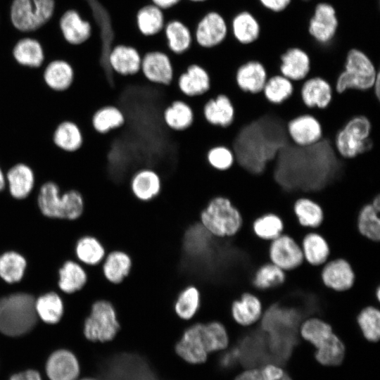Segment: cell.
Wrapping results in <instances>:
<instances>
[{"mask_svg":"<svg viewBox=\"0 0 380 380\" xmlns=\"http://www.w3.org/2000/svg\"><path fill=\"white\" fill-rule=\"evenodd\" d=\"M131 267V258L122 251L108 253L101 265L104 277L115 284H120L129 274Z\"/></svg>","mask_w":380,"mask_h":380,"instance_id":"cell-32","label":"cell"},{"mask_svg":"<svg viewBox=\"0 0 380 380\" xmlns=\"http://www.w3.org/2000/svg\"><path fill=\"white\" fill-rule=\"evenodd\" d=\"M11 19L14 27L23 32L33 31L40 27L31 0H13Z\"/></svg>","mask_w":380,"mask_h":380,"instance_id":"cell-36","label":"cell"},{"mask_svg":"<svg viewBox=\"0 0 380 380\" xmlns=\"http://www.w3.org/2000/svg\"><path fill=\"white\" fill-rule=\"evenodd\" d=\"M298 333L303 340L313 346L314 357L319 365L336 367L343 362L345 344L325 320L316 316L308 317L300 324Z\"/></svg>","mask_w":380,"mask_h":380,"instance_id":"cell-1","label":"cell"},{"mask_svg":"<svg viewBox=\"0 0 380 380\" xmlns=\"http://www.w3.org/2000/svg\"><path fill=\"white\" fill-rule=\"evenodd\" d=\"M202 324L196 322L186 327L175 346L176 353L189 363L200 364L207 359Z\"/></svg>","mask_w":380,"mask_h":380,"instance_id":"cell-12","label":"cell"},{"mask_svg":"<svg viewBox=\"0 0 380 380\" xmlns=\"http://www.w3.org/2000/svg\"><path fill=\"white\" fill-rule=\"evenodd\" d=\"M259 1L265 8L270 11L281 12L289 6L291 0H259Z\"/></svg>","mask_w":380,"mask_h":380,"instance_id":"cell-52","label":"cell"},{"mask_svg":"<svg viewBox=\"0 0 380 380\" xmlns=\"http://www.w3.org/2000/svg\"><path fill=\"white\" fill-rule=\"evenodd\" d=\"M288 134L292 142L306 146L318 142L322 137V127L319 120L311 114L295 117L287 123Z\"/></svg>","mask_w":380,"mask_h":380,"instance_id":"cell-16","label":"cell"},{"mask_svg":"<svg viewBox=\"0 0 380 380\" xmlns=\"http://www.w3.org/2000/svg\"><path fill=\"white\" fill-rule=\"evenodd\" d=\"M37 203L45 216L68 220L80 217L85 206L81 191L72 189L61 194L60 186L52 180H48L40 186Z\"/></svg>","mask_w":380,"mask_h":380,"instance_id":"cell-4","label":"cell"},{"mask_svg":"<svg viewBox=\"0 0 380 380\" xmlns=\"http://www.w3.org/2000/svg\"><path fill=\"white\" fill-rule=\"evenodd\" d=\"M228 32L227 21L217 11H210L196 23L193 37L201 49L210 50L220 46Z\"/></svg>","mask_w":380,"mask_h":380,"instance_id":"cell-8","label":"cell"},{"mask_svg":"<svg viewBox=\"0 0 380 380\" xmlns=\"http://www.w3.org/2000/svg\"><path fill=\"white\" fill-rule=\"evenodd\" d=\"M334 89L328 81L319 76L306 78L302 82L300 96L308 108L324 109L330 103Z\"/></svg>","mask_w":380,"mask_h":380,"instance_id":"cell-20","label":"cell"},{"mask_svg":"<svg viewBox=\"0 0 380 380\" xmlns=\"http://www.w3.org/2000/svg\"><path fill=\"white\" fill-rule=\"evenodd\" d=\"M264 380H293L281 367L268 363L261 367Z\"/></svg>","mask_w":380,"mask_h":380,"instance_id":"cell-51","label":"cell"},{"mask_svg":"<svg viewBox=\"0 0 380 380\" xmlns=\"http://www.w3.org/2000/svg\"><path fill=\"white\" fill-rule=\"evenodd\" d=\"M267 78L265 65L260 61L254 59L241 64L235 73L239 88L243 92L253 94L262 92Z\"/></svg>","mask_w":380,"mask_h":380,"instance_id":"cell-19","label":"cell"},{"mask_svg":"<svg viewBox=\"0 0 380 380\" xmlns=\"http://www.w3.org/2000/svg\"><path fill=\"white\" fill-rule=\"evenodd\" d=\"M201 305L199 290L194 285L184 288L174 303L175 314L183 320H190L197 313Z\"/></svg>","mask_w":380,"mask_h":380,"instance_id":"cell-41","label":"cell"},{"mask_svg":"<svg viewBox=\"0 0 380 380\" xmlns=\"http://www.w3.org/2000/svg\"><path fill=\"white\" fill-rule=\"evenodd\" d=\"M234 380H264V378L261 367H253L243 370Z\"/></svg>","mask_w":380,"mask_h":380,"instance_id":"cell-53","label":"cell"},{"mask_svg":"<svg viewBox=\"0 0 380 380\" xmlns=\"http://www.w3.org/2000/svg\"><path fill=\"white\" fill-rule=\"evenodd\" d=\"M334 146L341 158H353L380 147V132L373 130L367 117L355 115L337 132L334 138Z\"/></svg>","mask_w":380,"mask_h":380,"instance_id":"cell-2","label":"cell"},{"mask_svg":"<svg viewBox=\"0 0 380 380\" xmlns=\"http://www.w3.org/2000/svg\"><path fill=\"white\" fill-rule=\"evenodd\" d=\"M379 72V67L365 52L353 48L346 55L343 70L335 82L334 91L341 94L347 89H371Z\"/></svg>","mask_w":380,"mask_h":380,"instance_id":"cell-5","label":"cell"},{"mask_svg":"<svg viewBox=\"0 0 380 380\" xmlns=\"http://www.w3.org/2000/svg\"><path fill=\"white\" fill-rule=\"evenodd\" d=\"M304 260L310 265L322 266L329 259L330 248L327 239L315 229L308 232L300 243Z\"/></svg>","mask_w":380,"mask_h":380,"instance_id":"cell-26","label":"cell"},{"mask_svg":"<svg viewBox=\"0 0 380 380\" xmlns=\"http://www.w3.org/2000/svg\"><path fill=\"white\" fill-rule=\"evenodd\" d=\"M6 186L11 196L18 200L25 199L31 194L36 184V173L25 162L12 164L5 172Z\"/></svg>","mask_w":380,"mask_h":380,"instance_id":"cell-15","label":"cell"},{"mask_svg":"<svg viewBox=\"0 0 380 380\" xmlns=\"http://www.w3.org/2000/svg\"><path fill=\"white\" fill-rule=\"evenodd\" d=\"M357 326L362 336L369 342L380 340V308L367 305L360 310L356 317Z\"/></svg>","mask_w":380,"mask_h":380,"instance_id":"cell-40","label":"cell"},{"mask_svg":"<svg viewBox=\"0 0 380 380\" xmlns=\"http://www.w3.org/2000/svg\"><path fill=\"white\" fill-rule=\"evenodd\" d=\"M338 20L334 7L329 3L316 5L311 17L308 31L312 37L319 44L330 42L336 34Z\"/></svg>","mask_w":380,"mask_h":380,"instance_id":"cell-11","label":"cell"},{"mask_svg":"<svg viewBox=\"0 0 380 380\" xmlns=\"http://www.w3.org/2000/svg\"><path fill=\"white\" fill-rule=\"evenodd\" d=\"M293 213L300 226L309 229H317L324 220L322 206L315 201L306 197L298 198L293 206Z\"/></svg>","mask_w":380,"mask_h":380,"instance_id":"cell-33","label":"cell"},{"mask_svg":"<svg viewBox=\"0 0 380 380\" xmlns=\"http://www.w3.org/2000/svg\"><path fill=\"white\" fill-rule=\"evenodd\" d=\"M210 79L207 70L201 65L193 63L177 78V86L180 91L186 96L202 95L210 89Z\"/></svg>","mask_w":380,"mask_h":380,"instance_id":"cell-24","label":"cell"},{"mask_svg":"<svg viewBox=\"0 0 380 380\" xmlns=\"http://www.w3.org/2000/svg\"><path fill=\"white\" fill-rule=\"evenodd\" d=\"M199 222L213 236L229 238L241 229L243 217L227 198L216 196L201 211Z\"/></svg>","mask_w":380,"mask_h":380,"instance_id":"cell-6","label":"cell"},{"mask_svg":"<svg viewBox=\"0 0 380 380\" xmlns=\"http://www.w3.org/2000/svg\"><path fill=\"white\" fill-rule=\"evenodd\" d=\"M120 329L116 310L106 300H97L92 305L84 323L83 333L90 342L112 341Z\"/></svg>","mask_w":380,"mask_h":380,"instance_id":"cell-7","label":"cell"},{"mask_svg":"<svg viewBox=\"0 0 380 380\" xmlns=\"http://www.w3.org/2000/svg\"><path fill=\"white\" fill-rule=\"evenodd\" d=\"M268 258L285 272L298 268L305 261L300 243L285 233L270 241Z\"/></svg>","mask_w":380,"mask_h":380,"instance_id":"cell-9","label":"cell"},{"mask_svg":"<svg viewBox=\"0 0 380 380\" xmlns=\"http://www.w3.org/2000/svg\"><path fill=\"white\" fill-rule=\"evenodd\" d=\"M53 145L61 151L75 153L84 144L83 132L73 120H63L54 127L51 135Z\"/></svg>","mask_w":380,"mask_h":380,"instance_id":"cell-21","label":"cell"},{"mask_svg":"<svg viewBox=\"0 0 380 380\" xmlns=\"http://www.w3.org/2000/svg\"><path fill=\"white\" fill-rule=\"evenodd\" d=\"M372 89L374 90V92L377 99H380V72L377 75L375 79Z\"/></svg>","mask_w":380,"mask_h":380,"instance_id":"cell-56","label":"cell"},{"mask_svg":"<svg viewBox=\"0 0 380 380\" xmlns=\"http://www.w3.org/2000/svg\"><path fill=\"white\" fill-rule=\"evenodd\" d=\"M293 88V82L277 74L267 78L262 92L268 102L279 105L292 95Z\"/></svg>","mask_w":380,"mask_h":380,"instance_id":"cell-42","label":"cell"},{"mask_svg":"<svg viewBox=\"0 0 380 380\" xmlns=\"http://www.w3.org/2000/svg\"><path fill=\"white\" fill-rule=\"evenodd\" d=\"M133 195L139 201H148L158 195L161 190V179L152 169L143 168L136 172L130 180Z\"/></svg>","mask_w":380,"mask_h":380,"instance_id":"cell-27","label":"cell"},{"mask_svg":"<svg viewBox=\"0 0 380 380\" xmlns=\"http://www.w3.org/2000/svg\"><path fill=\"white\" fill-rule=\"evenodd\" d=\"M39 26L45 24L52 16L54 11V0H32Z\"/></svg>","mask_w":380,"mask_h":380,"instance_id":"cell-50","label":"cell"},{"mask_svg":"<svg viewBox=\"0 0 380 380\" xmlns=\"http://www.w3.org/2000/svg\"><path fill=\"white\" fill-rule=\"evenodd\" d=\"M202 333L207 353L223 350L229 343L227 331L220 322L212 321L202 325Z\"/></svg>","mask_w":380,"mask_h":380,"instance_id":"cell-44","label":"cell"},{"mask_svg":"<svg viewBox=\"0 0 380 380\" xmlns=\"http://www.w3.org/2000/svg\"><path fill=\"white\" fill-rule=\"evenodd\" d=\"M163 32L166 40L167 52L170 55L180 56L192 48L193 32L184 22L171 19L165 23Z\"/></svg>","mask_w":380,"mask_h":380,"instance_id":"cell-22","label":"cell"},{"mask_svg":"<svg viewBox=\"0 0 380 380\" xmlns=\"http://www.w3.org/2000/svg\"><path fill=\"white\" fill-rule=\"evenodd\" d=\"M286 273L270 261L260 265L253 272L251 284L258 297L265 291L275 289L285 281Z\"/></svg>","mask_w":380,"mask_h":380,"instance_id":"cell-28","label":"cell"},{"mask_svg":"<svg viewBox=\"0 0 380 380\" xmlns=\"http://www.w3.org/2000/svg\"><path fill=\"white\" fill-rule=\"evenodd\" d=\"M163 119L169 128L175 131L184 130L193 122V110L186 102L177 100L164 110Z\"/></svg>","mask_w":380,"mask_h":380,"instance_id":"cell-38","label":"cell"},{"mask_svg":"<svg viewBox=\"0 0 380 380\" xmlns=\"http://www.w3.org/2000/svg\"><path fill=\"white\" fill-rule=\"evenodd\" d=\"M142 55L133 45L119 44L111 47L107 56L110 69L120 76H132L140 72Z\"/></svg>","mask_w":380,"mask_h":380,"instance_id":"cell-14","label":"cell"},{"mask_svg":"<svg viewBox=\"0 0 380 380\" xmlns=\"http://www.w3.org/2000/svg\"><path fill=\"white\" fill-rule=\"evenodd\" d=\"M192 3H195V4H199V3H203V2H205L206 1H208V0H188Z\"/></svg>","mask_w":380,"mask_h":380,"instance_id":"cell-58","label":"cell"},{"mask_svg":"<svg viewBox=\"0 0 380 380\" xmlns=\"http://www.w3.org/2000/svg\"><path fill=\"white\" fill-rule=\"evenodd\" d=\"M135 23L143 36L154 37L163 30L166 23L164 11L151 3L144 5L136 13Z\"/></svg>","mask_w":380,"mask_h":380,"instance_id":"cell-29","label":"cell"},{"mask_svg":"<svg viewBox=\"0 0 380 380\" xmlns=\"http://www.w3.org/2000/svg\"><path fill=\"white\" fill-rule=\"evenodd\" d=\"M231 29L235 39L242 44L255 42L260 34L259 22L251 13L246 11L234 15Z\"/></svg>","mask_w":380,"mask_h":380,"instance_id":"cell-34","label":"cell"},{"mask_svg":"<svg viewBox=\"0 0 380 380\" xmlns=\"http://www.w3.org/2000/svg\"><path fill=\"white\" fill-rule=\"evenodd\" d=\"M10 380H42V379L38 372L30 369L13 375Z\"/></svg>","mask_w":380,"mask_h":380,"instance_id":"cell-54","label":"cell"},{"mask_svg":"<svg viewBox=\"0 0 380 380\" xmlns=\"http://www.w3.org/2000/svg\"><path fill=\"white\" fill-rule=\"evenodd\" d=\"M206 158L212 167L220 171L230 168L235 162L233 151L224 146L212 147L208 151Z\"/></svg>","mask_w":380,"mask_h":380,"instance_id":"cell-49","label":"cell"},{"mask_svg":"<svg viewBox=\"0 0 380 380\" xmlns=\"http://www.w3.org/2000/svg\"><path fill=\"white\" fill-rule=\"evenodd\" d=\"M15 61L25 67L37 68L44 60V54L40 44L35 39L25 38L19 41L13 51Z\"/></svg>","mask_w":380,"mask_h":380,"instance_id":"cell-35","label":"cell"},{"mask_svg":"<svg viewBox=\"0 0 380 380\" xmlns=\"http://www.w3.org/2000/svg\"><path fill=\"white\" fill-rule=\"evenodd\" d=\"M59 286L66 293H73L80 290L87 281V275L78 264L68 261L60 270Z\"/></svg>","mask_w":380,"mask_h":380,"instance_id":"cell-45","label":"cell"},{"mask_svg":"<svg viewBox=\"0 0 380 380\" xmlns=\"http://www.w3.org/2000/svg\"><path fill=\"white\" fill-rule=\"evenodd\" d=\"M320 277L328 289L343 292L354 284L355 275L350 262L341 258L329 260L322 267Z\"/></svg>","mask_w":380,"mask_h":380,"instance_id":"cell-13","label":"cell"},{"mask_svg":"<svg viewBox=\"0 0 380 380\" xmlns=\"http://www.w3.org/2000/svg\"><path fill=\"white\" fill-rule=\"evenodd\" d=\"M279 71L292 82H300L307 78L311 70V57L299 47H291L279 56Z\"/></svg>","mask_w":380,"mask_h":380,"instance_id":"cell-18","label":"cell"},{"mask_svg":"<svg viewBox=\"0 0 380 380\" xmlns=\"http://www.w3.org/2000/svg\"><path fill=\"white\" fill-rule=\"evenodd\" d=\"M252 230L258 239L270 242L284 233V224L279 215L267 213L254 220Z\"/></svg>","mask_w":380,"mask_h":380,"instance_id":"cell-43","label":"cell"},{"mask_svg":"<svg viewBox=\"0 0 380 380\" xmlns=\"http://www.w3.org/2000/svg\"><path fill=\"white\" fill-rule=\"evenodd\" d=\"M64 38L72 44H80L87 41L91 34V27L73 10L65 12L60 20Z\"/></svg>","mask_w":380,"mask_h":380,"instance_id":"cell-31","label":"cell"},{"mask_svg":"<svg viewBox=\"0 0 380 380\" xmlns=\"http://www.w3.org/2000/svg\"><path fill=\"white\" fill-rule=\"evenodd\" d=\"M46 369L51 380H76L80 374L76 357L66 350L54 352L49 357Z\"/></svg>","mask_w":380,"mask_h":380,"instance_id":"cell-23","label":"cell"},{"mask_svg":"<svg viewBox=\"0 0 380 380\" xmlns=\"http://www.w3.org/2000/svg\"><path fill=\"white\" fill-rule=\"evenodd\" d=\"M82 380H95V379H91V378H86V379H83Z\"/></svg>","mask_w":380,"mask_h":380,"instance_id":"cell-59","label":"cell"},{"mask_svg":"<svg viewBox=\"0 0 380 380\" xmlns=\"http://www.w3.org/2000/svg\"><path fill=\"white\" fill-rule=\"evenodd\" d=\"M125 122V117L119 108L112 105L104 106L97 109L92 115L91 124L94 130L99 134H106L118 128Z\"/></svg>","mask_w":380,"mask_h":380,"instance_id":"cell-37","label":"cell"},{"mask_svg":"<svg viewBox=\"0 0 380 380\" xmlns=\"http://www.w3.org/2000/svg\"><path fill=\"white\" fill-rule=\"evenodd\" d=\"M37 315L45 322L55 324L62 317L63 312L61 298L55 293H46L35 300Z\"/></svg>","mask_w":380,"mask_h":380,"instance_id":"cell-46","label":"cell"},{"mask_svg":"<svg viewBox=\"0 0 380 380\" xmlns=\"http://www.w3.org/2000/svg\"><path fill=\"white\" fill-rule=\"evenodd\" d=\"M203 115L205 120L210 125L227 127L234 120V108L228 96L219 94L205 103L203 107Z\"/></svg>","mask_w":380,"mask_h":380,"instance_id":"cell-30","label":"cell"},{"mask_svg":"<svg viewBox=\"0 0 380 380\" xmlns=\"http://www.w3.org/2000/svg\"><path fill=\"white\" fill-rule=\"evenodd\" d=\"M34 298L27 293H15L0 299V331L17 336L30 331L36 324Z\"/></svg>","mask_w":380,"mask_h":380,"instance_id":"cell-3","label":"cell"},{"mask_svg":"<svg viewBox=\"0 0 380 380\" xmlns=\"http://www.w3.org/2000/svg\"><path fill=\"white\" fill-rule=\"evenodd\" d=\"M75 71L70 63L63 60L49 63L43 72V81L54 92L68 91L74 84Z\"/></svg>","mask_w":380,"mask_h":380,"instance_id":"cell-25","label":"cell"},{"mask_svg":"<svg viewBox=\"0 0 380 380\" xmlns=\"http://www.w3.org/2000/svg\"><path fill=\"white\" fill-rule=\"evenodd\" d=\"M380 212L371 203L365 204L357 216V229L359 234L367 239L380 241Z\"/></svg>","mask_w":380,"mask_h":380,"instance_id":"cell-39","label":"cell"},{"mask_svg":"<svg viewBox=\"0 0 380 380\" xmlns=\"http://www.w3.org/2000/svg\"><path fill=\"white\" fill-rule=\"evenodd\" d=\"M78 258L88 265H97L106 255L105 248L96 238L86 236L80 239L76 246Z\"/></svg>","mask_w":380,"mask_h":380,"instance_id":"cell-47","label":"cell"},{"mask_svg":"<svg viewBox=\"0 0 380 380\" xmlns=\"http://www.w3.org/2000/svg\"><path fill=\"white\" fill-rule=\"evenodd\" d=\"M141 73L148 82L168 85L174 77L170 53L163 49H151L142 55Z\"/></svg>","mask_w":380,"mask_h":380,"instance_id":"cell-10","label":"cell"},{"mask_svg":"<svg viewBox=\"0 0 380 380\" xmlns=\"http://www.w3.org/2000/svg\"><path fill=\"white\" fill-rule=\"evenodd\" d=\"M25 267V260L17 253L8 252L0 257V277L6 282L20 281Z\"/></svg>","mask_w":380,"mask_h":380,"instance_id":"cell-48","label":"cell"},{"mask_svg":"<svg viewBox=\"0 0 380 380\" xmlns=\"http://www.w3.org/2000/svg\"><path fill=\"white\" fill-rule=\"evenodd\" d=\"M230 312L237 324L243 327H251L260 322L264 308L260 298L247 291L232 302Z\"/></svg>","mask_w":380,"mask_h":380,"instance_id":"cell-17","label":"cell"},{"mask_svg":"<svg viewBox=\"0 0 380 380\" xmlns=\"http://www.w3.org/2000/svg\"><path fill=\"white\" fill-rule=\"evenodd\" d=\"M182 0H151V3L163 11L170 9L177 6Z\"/></svg>","mask_w":380,"mask_h":380,"instance_id":"cell-55","label":"cell"},{"mask_svg":"<svg viewBox=\"0 0 380 380\" xmlns=\"http://www.w3.org/2000/svg\"><path fill=\"white\" fill-rule=\"evenodd\" d=\"M6 187V174L1 165L0 164V192Z\"/></svg>","mask_w":380,"mask_h":380,"instance_id":"cell-57","label":"cell"},{"mask_svg":"<svg viewBox=\"0 0 380 380\" xmlns=\"http://www.w3.org/2000/svg\"><path fill=\"white\" fill-rule=\"evenodd\" d=\"M303 1H309V0H303Z\"/></svg>","mask_w":380,"mask_h":380,"instance_id":"cell-60","label":"cell"}]
</instances>
